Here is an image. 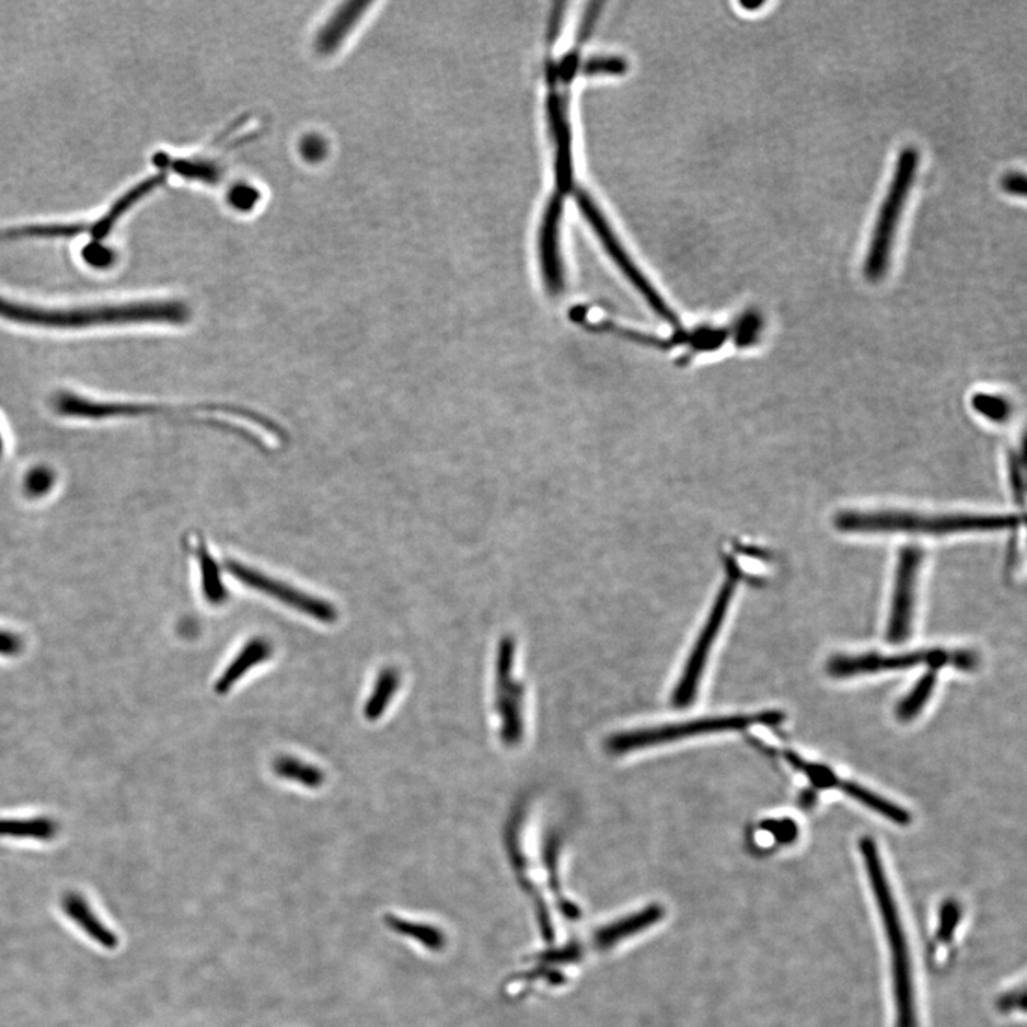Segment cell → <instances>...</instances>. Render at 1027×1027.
Returning a JSON list of instances; mask_svg holds the SVG:
<instances>
[{
	"instance_id": "1",
	"label": "cell",
	"mask_w": 1027,
	"mask_h": 1027,
	"mask_svg": "<svg viewBox=\"0 0 1027 1027\" xmlns=\"http://www.w3.org/2000/svg\"><path fill=\"white\" fill-rule=\"evenodd\" d=\"M0 318L26 326L80 330L127 324H173L181 326L191 312L181 301H134L94 308L47 309L16 303L0 296Z\"/></svg>"
},
{
	"instance_id": "2",
	"label": "cell",
	"mask_w": 1027,
	"mask_h": 1027,
	"mask_svg": "<svg viewBox=\"0 0 1027 1027\" xmlns=\"http://www.w3.org/2000/svg\"><path fill=\"white\" fill-rule=\"evenodd\" d=\"M54 409L59 414V416L79 418V420H107V418L120 417L188 418V420L203 424V426H209L218 428V430L233 432V435L242 437L243 440L252 442L254 447H258V449L265 450V447L262 446V441L258 440L256 436L250 435L246 428L233 426V424L220 420L216 422L215 418L196 417V414L223 413L232 414L234 417L246 418V420L265 428V430L272 432L273 436L279 437L280 440L286 437L285 430H282L279 424L268 420V418L262 416V414L250 412V409L246 408H239L233 407V405L224 404H201L192 405V407H169V405L140 403H102L83 397V395L64 391V393L56 395L54 400Z\"/></svg>"
},
{
	"instance_id": "3",
	"label": "cell",
	"mask_w": 1027,
	"mask_h": 1027,
	"mask_svg": "<svg viewBox=\"0 0 1027 1027\" xmlns=\"http://www.w3.org/2000/svg\"><path fill=\"white\" fill-rule=\"evenodd\" d=\"M859 845L865 868L869 875L872 892H874L876 907L879 909L889 945L895 1005H897V1027H918L911 954H909L907 934H904L898 904L895 901L892 889L889 887L876 843L870 838L865 836L862 838Z\"/></svg>"
},
{
	"instance_id": "4",
	"label": "cell",
	"mask_w": 1027,
	"mask_h": 1027,
	"mask_svg": "<svg viewBox=\"0 0 1027 1027\" xmlns=\"http://www.w3.org/2000/svg\"><path fill=\"white\" fill-rule=\"evenodd\" d=\"M1015 516H921L904 511H845L836 517V529L856 534L878 532H915V534L949 535L959 532H989L1013 529L1019 524Z\"/></svg>"
},
{
	"instance_id": "5",
	"label": "cell",
	"mask_w": 1027,
	"mask_h": 1027,
	"mask_svg": "<svg viewBox=\"0 0 1027 1027\" xmlns=\"http://www.w3.org/2000/svg\"><path fill=\"white\" fill-rule=\"evenodd\" d=\"M919 160H921V157H919L915 148L903 149L899 154L892 182H890L887 197L880 206L874 233H872L868 254H866L864 273L870 281H878L887 275L899 221H901L904 206H907L909 193L915 185Z\"/></svg>"
},
{
	"instance_id": "6",
	"label": "cell",
	"mask_w": 1027,
	"mask_h": 1027,
	"mask_svg": "<svg viewBox=\"0 0 1027 1027\" xmlns=\"http://www.w3.org/2000/svg\"><path fill=\"white\" fill-rule=\"evenodd\" d=\"M785 719L780 711H766L751 715L719 716V718H705L691 720V723L677 724L672 727H661L655 731H644L619 735L611 739L610 746L614 752L634 751V749L657 746L677 739L699 737V735L739 731L752 725H768L774 727Z\"/></svg>"
},
{
	"instance_id": "7",
	"label": "cell",
	"mask_w": 1027,
	"mask_h": 1027,
	"mask_svg": "<svg viewBox=\"0 0 1027 1027\" xmlns=\"http://www.w3.org/2000/svg\"><path fill=\"white\" fill-rule=\"evenodd\" d=\"M948 663L960 670H972L978 659L973 653H948L945 649L902 655H838L829 661L828 672L835 678H850L862 673L908 670L919 666H930L931 670L937 671Z\"/></svg>"
},
{
	"instance_id": "8",
	"label": "cell",
	"mask_w": 1027,
	"mask_h": 1027,
	"mask_svg": "<svg viewBox=\"0 0 1027 1027\" xmlns=\"http://www.w3.org/2000/svg\"><path fill=\"white\" fill-rule=\"evenodd\" d=\"M727 568V579H725L724 586L720 588L718 597H716L709 619L706 621L704 630H702L699 643H696L694 649H692L684 676H682L680 685H678L676 700L680 705L690 704V702L695 699L702 673H704L706 659L709 657L711 648L714 647L720 626L724 624L725 615H727L729 604H731L735 590H737V584L741 573H739L738 565L735 563L734 558H728Z\"/></svg>"
},
{
	"instance_id": "9",
	"label": "cell",
	"mask_w": 1027,
	"mask_h": 1027,
	"mask_svg": "<svg viewBox=\"0 0 1027 1027\" xmlns=\"http://www.w3.org/2000/svg\"><path fill=\"white\" fill-rule=\"evenodd\" d=\"M576 200L578 203L579 209H581L584 216L588 223L591 224L593 232L597 233L598 239L601 240L602 246L605 247L608 254H610L612 261L615 262V265L620 267V270L623 272V275L633 282L635 289L643 295L645 301L655 313L659 315L666 322L672 324V326H678V318L676 313L672 312L662 297L655 291L654 287L649 285L648 280L645 279L643 273H641L637 266L634 265V262L631 261L628 254L625 253L623 246L619 242V239L615 238L614 233L610 226H608L604 216L601 215V211L598 210L596 203L592 201L591 197L587 195L586 192L577 191Z\"/></svg>"
},
{
	"instance_id": "10",
	"label": "cell",
	"mask_w": 1027,
	"mask_h": 1027,
	"mask_svg": "<svg viewBox=\"0 0 1027 1027\" xmlns=\"http://www.w3.org/2000/svg\"><path fill=\"white\" fill-rule=\"evenodd\" d=\"M551 91L549 97V113L551 135L555 148V178L559 195L572 192L574 187L573 169V135L568 119V84L559 82L555 77L553 64L546 68Z\"/></svg>"
},
{
	"instance_id": "11",
	"label": "cell",
	"mask_w": 1027,
	"mask_h": 1027,
	"mask_svg": "<svg viewBox=\"0 0 1027 1027\" xmlns=\"http://www.w3.org/2000/svg\"><path fill=\"white\" fill-rule=\"evenodd\" d=\"M226 568L244 586L266 593V596L275 598L282 604L304 612V614L312 615L315 620L323 621V623H333L337 619L336 608L330 605L326 601L297 590L289 584L268 577L266 574L258 573L257 569L246 567V565L234 559L226 561Z\"/></svg>"
},
{
	"instance_id": "12",
	"label": "cell",
	"mask_w": 1027,
	"mask_h": 1027,
	"mask_svg": "<svg viewBox=\"0 0 1027 1027\" xmlns=\"http://www.w3.org/2000/svg\"><path fill=\"white\" fill-rule=\"evenodd\" d=\"M516 647H507L506 644L499 649L498 658V680H497V706L499 716H501V739L508 746H516L521 742L524 735V685H518L516 676Z\"/></svg>"
},
{
	"instance_id": "13",
	"label": "cell",
	"mask_w": 1027,
	"mask_h": 1027,
	"mask_svg": "<svg viewBox=\"0 0 1027 1027\" xmlns=\"http://www.w3.org/2000/svg\"><path fill=\"white\" fill-rule=\"evenodd\" d=\"M919 546H904L899 555L897 582H895L892 612L888 626V641L901 644L911 634L913 610H915L919 568L922 564Z\"/></svg>"
},
{
	"instance_id": "14",
	"label": "cell",
	"mask_w": 1027,
	"mask_h": 1027,
	"mask_svg": "<svg viewBox=\"0 0 1027 1027\" xmlns=\"http://www.w3.org/2000/svg\"><path fill=\"white\" fill-rule=\"evenodd\" d=\"M563 215V196L555 193L546 207L540 233L541 272L546 290L551 296L563 293L564 272L559 257V223Z\"/></svg>"
},
{
	"instance_id": "15",
	"label": "cell",
	"mask_w": 1027,
	"mask_h": 1027,
	"mask_svg": "<svg viewBox=\"0 0 1027 1027\" xmlns=\"http://www.w3.org/2000/svg\"><path fill=\"white\" fill-rule=\"evenodd\" d=\"M62 909L65 915L70 919L83 932L91 937L94 944L105 949H116L119 946V937L99 918L97 913L89 903L88 899L78 892L65 893L62 898Z\"/></svg>"
},
{
	"instance_id": "16",
	"label": "cell",
	"mask_w": 1027,
	"mask_h": 1027,
	"mask_svg": "<svg viewBox=\"0 0 1027 1027\" xmlns=\"http://www.w3.org/2000/svg\"><path fill=\"white\" fill-rule=\"evenodd\" d=\"M831 788H836L843 791V793L851 796L857 800V803L865 805L872 810H875L876 813L882 815V817L890 819L898 826L907 827L911 823V815L907 812L898 805L889 803V800L882 798V796L870 793V791L864 788V786L854 784L850 781L833 780Z\"/></svg>"
},
{
	"instance_id": "17",
	"label": "cell",
	"mask_w": 1027,
	"mask_h": 1027,
	"mask_svg": "<svg viewBox=\"0 0 1027 1027\" xmlns=\"http://www.w3.org/2000/svg\"><path fill=\"white\" fill-rule=\"evenodd\" d=\"M270 654L272 645L268 644L266 639L256 638L250 641L246 647L242 649V653L234 658L232 666L221 676L218 684H216V691L223 694V692L230 690L234 682L240 680L250 668L256 667L257 663L265 661V659L270 657Z\"/></svg>"
},
{
	"instance_id": "18",
	"label": "cell",
	"mask_w": 1027,
	"mask_h": 1027,
	"mask_svg": "<svg viewBox=\"0 0 1027 1027\" xmlns=\"http://www.w3.org/2000/svg\"><path fill=\"white\" fill-rule=\"evenodd\" d=\"M58 823L54 819L37 818H3L0 819V838H15V840L50 841L58 835Z\"/></svg>"
},
{
	"instance_id": "19",
	"label": "cell",
	"mask_w": 1027,
	"mask_h": 1027,
	"mask_svg": "<svg viewBox=\"0 0 1027 1027\" xmlns=\"http://www.w3.org/2000/svg\"><path fill=\"white\" fill-rule=\"evenodd\" d=\"M193 553L199 559L203 596L210 604H221L228 598V591H226L223 581H221L218 563L211 557L205 541L201 539H197L196 544H193Z\"/></svg>"
},
{
	"instance_id": "20",
	"label": "cell",
	"mask_w": 1027,
	"mask_h": 1027,
	"mask_svg": "<svg viewBox=\"0 0 1027 1027\" xmlns=\"http://www.w3.org/2000/svg\"><path fill=\"white\" fill-rule=\"evenodd\" d=\"M384 921L395 934L412 937V939L420 942L427 949L438 951L446 944L445 935L437 927L405 921V919L394 915L385 916Z\"/></svg>"
},
{
	"instance_id": "21",
	"label": "cell",
	"mask_w": 1027,
	"mask_h": 1027,
	"mask_svg": "<svg viewBox=\"0 0 1027 1027\" xmlns=\"http://www.w3.org/2000/svg\"><path fill=\"white\" fill-rule=\"evenodd\" d=\"M936 680V671L931 670L918 681V684L909 692L907 699L898 705L897 716L901 723H909V720L916 718L918 714L923 709V705L930 701Z\"/></svg>"
},
{
	"instance_id": "22",
	"label": "cell",
	"mask_w": 1027,
	"mask_h": 1027,
	"mask_svg": "<svg viewBox=\"0 0 1027 1027\" xmlns=\"http://www.w3.org/2000/svg\"><path fill=\"white\" fill-rule=\"evenodd\" d=\"M400 682L399 672L395 670H384L376 682L373 694L366 704L365 714L367 719L374 720L384 713L385 708L393 700Z\"/></svg>"
},
{
	"instance_id": "23",
	"label": "cell",
	"mask_w": 1027,
	"mask_h": 1027,
	"mask_svg": "<svg viewBox=\"0 0 1027 1027\" xmlns=\"http://www.w3.org/2000/svg\"><path fill=\"white\" fill-rule=\"evenodd\" d=\"M275 770L281 778L299 782V784L312 786V788L322 785L323 782V774L318 768L293 760V758H280L276 762Z\"/></svg>"
},
{
	"instance_id": "24",
	"label": "cell",
	"mask_w": 1027,
	"mask_h": 1027,
	"mask_svg": "<svg viewBox=\"0 0 1027 1027\" xmlns=\"http://www.w3.org/2000/svg\"><path fill=\"white\" fill-rule=\"evenodd\" d=\"M972 404L979 414L995 423L1006 422L1012 414L1009 402H1006L1001 395L977 394Z\"/></svg>"
},
{
	"instance_id": "25",
	"label": "cell",
	"mask_w": 1027,
	"mask_h": 1027,
	"mask_svg": "<svg viewBox=\"0 0 1027 1027\" xmlns=\"http://www.w3.org/2000/svg\"><path fill=\"white\" fill-rule=\"evenodd\" d=\"M55 484V473L49 468L45 465H37L33 468L30 473L26 474L25 483V493L31 498H39L46 496L50 492L51 487Z\"/></svg>"
},
{
	"instance_id": "26",
	"label": "cell",
	"mask_w": 1027,
	"mask_h": 1027,
	"mask_svg": "<svg viewBox=\"0 0 1027 1027\" xmlns=\"http://www.w3.org/2000/svg\"><path fill=\"white\" fill-rule=\"evenodd\" d=\"M626 70L625 60L620 58H596L584 66L587 74H621Z\"/></svg>"
},
{
	"instance_id": "27",
	"label": "cell",
	"mask_w": 1027,
	"mask_h": 1027,
	"mask_svg": "<svg viewBox=\"0 0 1027 1027\" xmlns=\"http://www.w3.org/2000/svg\"><path fill=\"white\" fill-rule=\"evenodd\" d=\"M761 319L760 315L755 313H749L739 322L737 327L738 338L737 342L746 346L747 343L752 342L753 337L757 336L760 332Z\"/></svg>"
},
{
	"instance_id": "28",
	"label": "cell",
	"mask_w": 1027,
	"mask_h": 1027,
	"mask_svg": "<svg viewBox=\"0 0 1027 1027\" xmlns=\"http://www.w3.org/2000/svg\"><path fill=\"white\" fill-rule=\"evenodd\" d=\"M23 647L22 638L8 631H0V655L3 657H16L21 654Z\"/></svg>"
},
{
	"instance_id": "29",
	"label": "cell",
	"mask_w": 1027,
	"mask_h": 1027,
	"mask_svg": "<svg viewBox=\"0 0 1027 1027\" xmlns=\"http://www.w3.org/2000/svg\"><path fill=\"white\" fill-rule=\"evenodd\" d=\"M1003 191L1009 193L1013 196H1025L1026 195V178L1024 174L1020 173H1009L1003 177L1002 181Z\"/></svg>"
},
{
	"instance_id": "30",
	"label": "cell",
	"mask_w": 1027,
	"mask_h": 1027,
	"mask_svg": "<svg viewBox=\"0 0 1027 1027\" xmlns=\"http://www.w3.org/2000/svg\"><path fill=\"white\" fill-rule=\"evenodd\" d=\"M741 7L748 9V11H757V9L763 7V2H741Z\"/></svg>"
},
{
	"instance_id": "31",
	"label": "cell",
	"mask_w": 1027,
	"mask_h": 1027,
	"mask_svg": "<svg viewBox=\"0 0 1027 1027\" xmlns=\"http://www.w3.org/2000/svg\"><path fill=\"white\" fill-rule=\"evenodd\" d=\"M3 450H4V440H3V435H2V428H0V459H2Z\"/></svg>"
}]
</instances>
